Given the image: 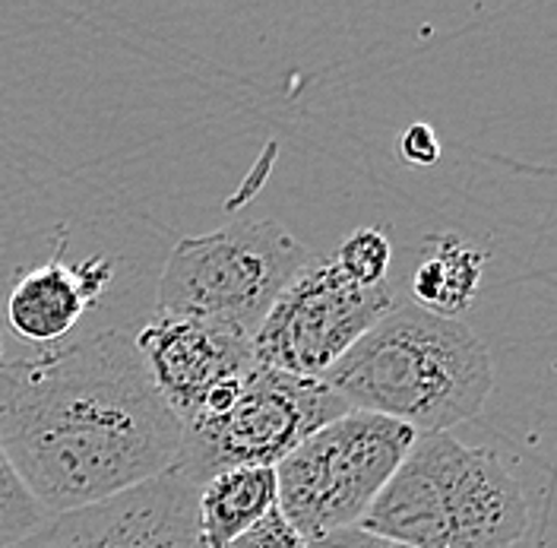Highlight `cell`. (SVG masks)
<instances>
[{
    "instance_id": "10",
    "label": "cell",
    "mask_w": 557,
    "mask_h": 548,
    "mask_svg": "<svg viewBox=\"0 0 557 548\" xmlns=\"http://www.w3.org/2000/svg\"><path fill=\"white\" fill-rule=\"evenodd\" d=\"M64 235L58 239V254L38 267L16 273L7 295V324L29 345L64 343L86 310L96 308L102 292L111 285V260L89 257L76 267L61 257Z\"/></svg>"
},
{
    "instance_id": "11",
    "label": "cell",
    "mask_w": 557,
    "mask_h": 548,
    "mask_svg": "<svg viewBox=\"0 0 557 548\" xmlns=\"http://www.w3.org/2000/svg\"><path fill=\"white\" fill-rule=\"evenodd\" d=\"M276 511V470L238 466L200 485L197 526L203 548H225L253 523Z\"/></svg>"
},
{
    "instance_id": "6",
    "label": "cell",
    "mask_w": 557,
    "mask_h": 548,
    "mask_svg": "<svg viewBox=\"0 0 557 548\" xmlns=\"http://www.w3.org/2000/svg\"><path fill=\"white\" fill-rule=\"evenodd\" d=\"M346 412V403L323 380L257 365L228 410L184 428L174 470L197 485L238 466L276 470L305 438Z\"/></svg>"
},
{
    "instance_id": "8",
    "label": "cell",
    "mask_w": 557,
    "mask_h": 548,
    "mask_svg": "<svg viewBox=\"0 0 557 548\" xmlns=\"http://www.w3.org/2000/svg\"><path fill=\"white\" fill-rule=\"evenodd\" d=\"M197 495V482L169 470L117 498L45 516L10 548H203Z\"/></svg>"
},
{
    "instance_id": "17",
    "label": "cell",
    "mask_w": 557,
    "mask_h": 548,
    "mask_svg": "<svg viewBox=\"0 0 557 548\" xmlns=\"http://www.w3.org/2000/svg\"><path fill=\"white\" fill-rule=\"evenodd\" d=\"M308 548H409L396 539H386V536H377L371 529H361V526H346V529H336L323 539H313L308 543Z\"/></svg>"
},
{
    "instance_id": "7",
    "label": "cell",
    "mask_w": 557,
    "mask_h": 548,
    "mask_svg": "<svg viewBox=\"0 0 557 548\" xmlns=\"http://www.w3.org/2000/svg\"><path fill=\"white\" fill-rule=\"evenodd\" d=\"M393 308L389 282L364 289L339 273L333 260L313 257L253 333L257 365L320 380Z\"/></svg>"
},
{
    "instance_id": "1",
    "label": "cell",
    "mask_w": 557,
    "mask_h": 548,
    "mask_svg": "<svg viewBox=\"0 0 557 548\" xmlns=\"http://www.w3.org/2000/svg\"><path fill=\"white\" fill-rule=\"evenodd\" d=\"M184 425L134 330L38 345L0 362V450L45 514H67L174 470Z\"/></svg>"
},
{
    "instance_id": "3",
    "label": "cell",
    "mask_w": 557,
    "mask_h": 548,
    "mask_svg": "<svg viewBox=\"0 0 557 548\" xmlns=\"http://www.w3.org/2000/svg\"><path fill=\"white\" fill-rule=\"evenodd\" d=\"M358 526L409 548H513L529 504L494 450L437 431L418 435Z\"/></svg>"
},
{
    "instance_id": "15",
    "label": "cell",
    "mask_w": 557,
    "mask_h": 548,
    "mask_svg": "<svg viewBox=\"0 0 557 548\" xmlns=\"http://www.w3.org/2000/svg\"><path fill=\"white\" fill-rule=\"evenodd\" d=\"M225 548H308V539L276 508Z\"/></svg>"
},
{
    "instance_id": "13",
    "label": "cell",
    "mask_w": 557,
    "mask_h": 548,
    "mask_svg": "<svg viewBox=\"0 0 557 548\" xmlns=\"http://www.w3.org/2000/svg\"><path fill=\"white\" fill-rule=\"evenodd\" d=\"M333 264L339 267V273L371 289V285H381V282H389V264H393V244L386 239L383 229H374V226H361L348 235Z\"/></svg>"
},
{
    "instance_id": "2",
    "label": "cell",
    "mask_w": 557,
    "mask_h": 548,
    "mask_svg": "<svg viewBox=\"0 0 557 548\" xmlns=\"http://www.w3.org/2000/svg\"><path fill=\"white\" fill-rule=\"evenodd\" d=\"M348 410L437 435L475 418L494 390L491 352L459 317L396 305L320 377Z\"/></svg>"
},
{
    "instance_id": "14",
    "label": "cell",
    "mask_w": 557,
    "mask_h": 548,
    "mask_svg": "<svg viewBox=\"0 0 557 548\" xmlns=\"http://www.w3.org/2000/svg\"><path fill=\"white\" fill-rule=\"evenodd\" d=\"M45 516L48 514L38 508V501L0 450V548L16 546Z\"/></svg>"
},
{
    "instance_id": "9",
    "label": "cell",
    "mask_w": 557,
    "mask_h": 548,
    "mask_svg": "<svg viewBox=\"0 0 557 548\" xmlns=\"http://www.w3.org/2000/svg\"><path fill=\"white\" fill-rule=\"evenodd\" d=\"M134 343L159 397L181 425L200 415L222 380L247 377L257 368L250 337L190 317L156 314L137 324Z\"/></svg>"
},
{
    "instance_id": "12",
    "label": "cell",
    "mask_w": 557,
    "mask_h": 548,
    "mask_svg": "<svg viewBox=\"0 0 557 548\" xmlns=\"http://www.w3.org/2000/svg\"><path fill=\"white\" fill-rule=\"evenodd\" d=\"M485 264V251L472 247L459 235H431L428 254L412 276V295L418 308L441 317H456L459 310L475 302Z\"/></svg>"
},
{
    "instance_id": "4",
    "label": "cell",
    "mask_w": 557,
    "mask_h": 548,
    "mask_svg": "<svg viewBox=\"0 0 557 548\" xmlns=\"http://www.w3.org/2000/svg\"><path fill=\"white\" fill-rule=\"evenodd\" d=\"M313 260L276 219L181 239L159 279V314L238 330L253 340L285 285Z\"/></svg>"
},
{
    "instance_id": "16",
    "label": "cell",
    "mask_w": 557,
    "mask_h": 548,
    "mask_svg": "<svg viewBox=\"0 0 557 548\" xmlns=\"http://www.w3.org/2000/svg\"><path fill=\"white\" fill-rule=\"evenodd\" d=\"M399 156L409 166H434L441 159V139L434 134L431 124H412L406 127V134L399 137Z\"/></svg>"
},
{
    "instance_id": "18",
    "label": "cell",
    "mask_w": 557,
    "mask_h": 548,
    "mask_svg": "<svg viewBox=\"0 0 557 548\" xmlns=\"http://www.w3.org/2000/svg\"><path fill=\"white\" fill-rule=\"evenodd\" d=\"M3 355H7V349H3V333H0V362H3Z\"/></svg>"
},
{
    "instance_id": "5",
    "label": "cell",
    "mask_w": 557,
    "mask_h": 548,
    "mask_svg": "<svg viewBox=\"0 0 557 548\" xmlns=\"http://www.w3.org/2000/svg\"><path fill=\"white\" fill-rule=\"evenodd\" d=\"M416 438L403 422L348 410L278 463V514L308 543L358 526Z\"/></svg>"
}]
</instances>
